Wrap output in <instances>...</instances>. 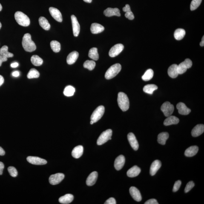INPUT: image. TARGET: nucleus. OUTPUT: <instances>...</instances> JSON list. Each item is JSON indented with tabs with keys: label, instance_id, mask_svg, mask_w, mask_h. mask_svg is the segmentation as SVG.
Segmentation results:
<instances>
[{
	"label": "nucleus",
	"instance_id": "1",
	"mask_svg": "<svg viewBox=\"0 0 204 204\" xmlns=\"http://www.w3.org/2000/svg\"><path fill=\"white\" fill-rule=\"evenodd\" d=\"M22 45L25 51L33 52L36 50V45L32 40L31 35L30 34L26 33L22 38Z\"/></svg>",
	"mask_w": 204,
	"mask_h": 204
},
{
	"label": "nucleus",
	"instance_id": "2",
	"mask_svg": "<svg viewBox=\"0 0 204 204\" xmlns=\"http://www.w3.org/2000/svg\"><path fill=\"white\" fill-rule=\"evenodd\" d=\"M117 102L119 108L122 111L125 112L129 107V101L128 96L123 92H119L118 94Z\"/></svg>",
	"mask_w": 204,
	"mask_h": 204
},
{
	"label": "nucleus",
	"instance_id": "3",
	"mask_svg": "<svg viewBox=\"0 0 204 204\" xmlns=\"http://www.w3.org/2000/svg\"><path fill=\"white\" fill-rule=\"evenodd\" d=\"M15 20L19 25L27 27L30 25V19L25 14L21 12H17L15 14Z\"/></svg>",
	"mask_w": 204,
	"mask_h": 204
},
{
	"label": "nucleus",
	"instance_id": "4",
	"mask_svg": "<svg viewBox=\"0 0 204 204\" xmlns=\"http://www.w3.org/2000/svg\"><path fill=\"white\" fill-rule=\"evenodd\" d=\"M122 69V66L119 64H114L107 70L105 73V77L107 79H112L119 74Z\"/></svg>",
	"mask_w": 204,
	"mask_h": 204
},
{
	"label": "nucleus",
	"instance_id": "5",
	"mask_svg": "<svg viewBox=\"0 0 204 204\" xmlns=\"http://www.w3.org/2000/svg\"><path fill=\"white\" fill-rule=\"evenodd\" d=\"M112 134V131L110 129L103 132L98 139L97 145H102L108 140H111Z\"/></svg>",
	"mask_w": 204,
	"mask_h": 204
},
{
	"label": "nucleus",
	"instance_id": "6",
	"mask_svg": "<svg viewBox=\"0 0 204 204\" xmlns=\"http://www.w3.org/2000/svg\"><path fill=\"white\" fill-rule=\"evenodd\" d=\"M105 112V108L102 105H100L96 108L93 112L91 116V120L93 122H97L102 117Z\"/></svg>",
	"mask_w": 204,
	"mask_h": 204
},
{
	"label": "nucleus",
	"instance_id": "7",
	"mask_svg": "<svg viewBox=\"0 0 204 204\" xmlns=\"http://www.w3.org/2000/svg\"><path fill=\"white\" fill-rule=\"evenodd\" d=\"M161 110L166 117L171 115L174 112V107L169 102H164L161 107Z\"/></svg>",
	"mask_w": 204,
	"mask_h": 204
},
{
	"label": "nucleus",
	"instance_id": "8",
	"mask_svg": "<svg viewBox=\"0 0 204 204\" xmlns=\"http://www.w3.org/2000/svg\"><path fill=\"white\" fill-rule=\"evenodd\" d=\"M192 62L191 59H186L183 62L181 63L178 66L179 74H182L186 71L187 69L191 68Z\"/></svg>",
	"mask_w": 204,
	"mask_h": 204
},
{
	"label": "nucleus",
	"instance_id": "9",
	"mask_svg": "<svg viewBox=\"0 0 204 204\" xmlns=\"http://www.w3.org/2000/svg\"><path fill=\"white\" fill-rule=\"evenodd\" d=\"M124 46L122 44H116L110 49L109 52V55L111 57H115L118 56L124 49Z\"/></svg>",
	"mask_w": 204,
	"mask_h": 204
},
{
	"label": "nucleus",
	"instance_id": "10",
	"mask_svg": "<svg viewBox=\"0 0 204 204\" xmlns=\"http://www.w3.org/2000/svg\"><path fill=\"white\" fill-rule=\"evenodd\" d=\"M64 175L62 173H57V174L52 175L50 176L49 181L50 184L52 185H56L59 184L60 182L64 178Z\"/></svg>",
	"mask_w": 204,
	"mask_h": 204
},
{
	"label": "nucleus",
	"instance_id": "11",
	"mask_svg": "<svg viewBox=\"0 0 204 204\" xmlns=\"http://www.w3.org/2000/svg\"><path fill=\"white\" fill-rule=\"evenodd\" d=\"M27 159L28 162L33 165H42L47 163V161L45 159L36 156H29Z\"/></svg>",
	"mask_w": 204,
	"mask_h": 204
},
{
	"label": "nucleus",
	"instance_id": "12",
	"mask_svg": "<svg viewBox=\"0 0 204 204\" xmlns=\"http://www.w3.org/2000/svg\"><path fill=\"white\" fill-rule=\"evenodd\" d=\"M49 12L51 16L54 19L58 22H61L62 21V15L61 12L58 9L55 8L51 7L49 9Z\"/></svg>",
	"mask_w": 204,
	"mask_h": 204
},
{
	"label": "nucleus",
	"instance_id": "13",
	"mask_svg": "<svg viewBox=\"0 0 204 204\" xmlns=\"http://www.w3.org/2000/svg\"><path fill=\"white\" fill-rule=\"evenodd\" d=\"M71 19L72 24L73 33L75 37H77L79 34L80 27L76 17L74 15H72Z\"/></svg>",
	"mask_w": 204,
	"mask_h": 204
},
{
	"label": "nucleus",
	"instance_id": "14",
	"mask_svg": "<svg viewBox=\"0 0 204 204\" xmlns=\"http://www.w3.org/2000/svg\"><path fill=\"white\" fill-rule=\"evenodd\" d=\"M128 139L132 148L135 151H137L139 148V144L134 134L132 133H129L128 135Z\"/></svg>",
	"mask_w": 204,
	"mask_h": 204
},
{
	"label": "nucleus",
	"instance_id": "15",
	"mask_svg": "<svg viewBox=\"0 0 204 204\" xmlns=\"http://www.w3.org/2000/svg\"><path fill=\"white\" fill-rule=\"evenodd\" d=\"M130 195L134 200L136 201L140 202L142 200V197L140 192L135 187H130L129 189Z\"/></svg>",
	"mask_w": 204,
	"mask_h": 204
},
{
	"label": "nucleus",
	"instance_id": "16",
	"mask_svg": "<svg viewBox=\"0 0 204 204\" xmlns=\"http://www.w3.org/2000/svg\"><path fill=\"white\" fill-rule=\"evenodd\" d=\"M125 156L123 155L118 156L116 158L114 162V167L117 171H119L125 165Z\"/></svg>",
	"mask_w": 204,
	"mask_h": 204
},
{
	"label": "nucleus",
	"instance_id": "17",
	"mask_svg": "<svg viewBox=\"0 0 204 204\" xmlns=\"http://www.w3.org/2000/svg\"><path fill=\"white\" fill-rule=\"evenodd\" d=\"M177 108L179 113L181 115H188L191 112V110L183 102H180L177 104Z\"/></svg>",
	"mask_w": 204,
	"mask_h": 204
},
{
	"label": "nucleus",
	"instance_id": "18",
	"mask_svg": "<svg viewBox=\"0 0 204 204\" xmlns=\"http://www.w3.org/2000/svg\"><path fill=\"white\" fill-rule=\"evenodd\" d=\"M104 15L106 16L111 17L113 16H120L121 14L120 10L118 8H108L104 10Z\"/></svg>",
	"mask_w": 204,
	"mask_h": 204
},
{
	"label": "nucleus",
	"instance_id": "19",
	"mask_svg": "<svg viewBox=\"0 0 204 204\" xmlns=\"http://www.w3.org/2000/svg\"><path fill=\"white\" fill-rule=\"evenodd\" d=\"M204 132V125L202 124H199L196 125L192 130V135L193 137H197L202 135Z\"/></svg>",
	"mask_w": 204,
	"mask_h": 204
},
{
	"label": "nucleus",
	"instance_id": "20",
	"mask_svg": "<svg viewBox=\"0 0 204 204\" xmlns=\"http://www.w3.org/2000/svg\"><path fill=\"white\" fill-rule=\"evenodd\" d=\"M162 166V163L160 161L156 160L152 164L150 168V173L152 176H154L157 172V171Z\"/></svg>",
	"mask_w": 204,
	"mask_h": 204
},
{
	"label": "nucleus",
	"instance_id": "21",
	"mask_svg": "<svg viewBox=\"0 0 204 204\" xmlns=\"http://www.w3.org/2000/svg\"><path fill=\"white\" fill-rule=\"evenodd\" d=\"M98 174L97 172L94 171L92 172L87 177L86 184L88 186H92L96 183L97 180Z\"/></svg>",
	"mask_w": 204,
	"mask_h": 204
},
{
	"label": "nucleus",
	"instance_id": "22",
	"mask_svg": "<svg viewBox=\"0 0 204 204\" xmlns=\"http://www.w3.org/2000/svg\"><path fill=\"white\" fill-rule=\"evenodd\" d=\"M178 65L177 64H174L171 65L168 70V74L170 77L172 78H177L179 73L178 70Z\"/></svg>",
	"mask_w": 204,
	"mask_h": 204
},
{
	"label": "nucleus",
	"instance_id": "23",
	"mask_svg": "<svg viewBox=\"0 0 204 204\" xmlns=\"http://www.w3.org/2000/svg\"><path fill=\"white\" fill-rule=\"evenodd\" d=\"M141 171L140 168L136 166H135L130 169L127 172V176L131 178L136 177L140 174Z\"/></svg>",
	"mask_w": 204,
	"mask_h": 204
},
{
	"label": "nucleus",
	"instance_id": "24",
	"mask_svg": "<svg viewBox=\"0 0 204 204\" xmlns=\"http://www.w3.org/2000/svg\"><path fill=\"white\" fill-rule=\"evenodd\" d=\"M79 56V53L76 51L70 53L67 57V62L69 65H71L76 62Z\"/></svg>",
	"mask_w": 204,
	"mask_h": 204
},
{
	"label": "nucleus",
	"instance_id": "25",
	"mask_svg": "<svg viewBox=\"0 0 204 204\" xmlns=\"http://www.w3.org/2000/svg\"><path fill=\"white\" fill-rule=\"evenodd\" d=\"M83 151V147L82 145H78L73 149L72 152V156L75 159H78L82 156Z\"/></svg>",
	"mask_w": 204,
	"mask_h": 204
},
{
	"label": "nucleus",
	"instance_id": "26",
	"mask_svg": "<svg viewBox=\"0 0 204 204\" xmlns=\"http://www.w3.org/2000/svg\"><path fill=\"white\" fill-rule=\"evenodd\" d=\"M199 151L198 147L194 145L189 147L186 150L185 156L187 157H192L197 154Z\"/></svg>",
	"mask_w": 204,
	"mask_h": 204
},
{
	"label": "nucleus",
	"instance_id": "27",
	"mask_svg": "<svg viewBox=\"0 0 204 204\" xmlns=\"http://www.w3.org/2000/svg\"><path fill=\"white\" fill-rule=\"evenodd\" d=\"M179 122V119L174 116H168L164 122V125L166 126H168L173 125H177Z\"/></svg>",
	"mask_w": 204,
	"mask_h": 204
},
{
	"label": "nucleus",
	"instance_id": "28",
	"mask_svg": "<svg viewBox=\"0 0 204 204\" xmlns=\"http://www.w3.org/2000/svg\"><path fill=\"white\" fill-rule=\"evenodd\" d=\"M104 30V27L101 24L95 23L92 24L90 30L93 34L101 33Z\"/></svg>",
	"mask_w": 204,
	"mask_h": 204
},
{
	"label": "nucleus",
	"instance_id": "29",
	"mask_svg": "<svg viewBox=\"0 0 204 204\" xmlns=\"http://www.w3.org/2000/svg\"><path fill=\"white\" fill-rule=\"evenodd\" d=\"M74 199V197L71 194H67L62 196L59 199V201L61 203L68 204L71 203Z\"/></svg>",
	"mask_w": 204,
	"mask_h": 204
},
{
	"label": "nucleus",
	"instance_id": "30",
	"mask_svg": "<svg viewBox=\"0 0 204 204\" xmlns=\"http://www.w3.org/2000/svg\"><path fill=\"white\" fill-rule=\"evenodd\" d=\"M169 137V134L166 132H163L159 133L158 135L157 141L159 144L162 145H165L166 141Z\"/></svg>",
	"mask_w": 204,
	"mask_h": 204
},
{
	"label": "nucleus",
	"instance_id": "31",
	"mask_svg": "<svg viewBox=\"0 0 204 204\" xmlns=\"http://www.w3.org/2000/svg\"><path fill=\"white\" fill-rule=\"evenodd\" d=\"M39 22L40 25L45 30H48L50 28V25L47 20L44 17L39 18Z\"/></svg>",
	"mask_w": 204,
	"mask_h": 204
},
{
	"label": "nucleus",
	"instance_id": "32",
	"mask_svg": "<svg viewBox=\"0 0 204 204\" xmlns=\"http://www.w3.org/2000/svg\"><path fill=\"white\" fill-rule=\"evenodd\" d=\"M186 34L185 31L182 28L177 29L174 32V36L175 38L177 40H181L185 37Z\"/></svg>",
	"mask_w": 204,
	"mask_h": 204
},
{
	"label": "nucleus",
	"instance_id": "33",
	"mask_svg": "<svg viewBox=\"0 0 204 204\" xmlns=\"http://www.w3.org/2000/svg\"><path fill=\"white\" fill-rule=\"evenodd\" d=\"M0 55H1L7 58L13 57L14 55L13 53L8 51V47L7 45H4L0 49Z\"/></svg>",
	"mask_w": 204,
	"mask_h": 204
},
{
	"label": "nucleus",
	"instance_id": "34",
	"mask_svg": "<svg viewBox=\"0 0 204 204\" xmlns=\"http://www.w3.org/2000/svg\"><path fill=\"white\" fill-rule=\"evenodd\" d=\"M158 89L157 86L155 84H148L145 85L143 88V91L148 94H152L153 92Z\"/></svg>",
	"mask_w": 204,
	"mask_h": 204
},
{
	"label": "nucleus",
	"instance_id": "35",
	"mask_svg": "<svg viewBox=\"0 0 204 204\" xmlns=\"http://www.w3.org/2000/svg\"><path fill=\"white\" fill-rule=\"evenodd\" d=\"M31 61L32 64L36 66H39L42 65L43 62L42 58L36 55H33L32 56L31 58Z\"/></svg>",
	"mask_w": 204,
	"mask_h": 204
},
{
	"label": "nucleus",
	"instance_id": "36",
	"mask_svg": "<svg viewBox=\"0 0 204 204\" xmlns=\"http://www.w3.org/2000/svg\"><path fill=\"white\" fill-rule=\"evenodd\" d=\"M89 57L95 61H97L99 59V55L98 52V49L95 47L90 49L89 53Z\"/></svg>",
	"mask_w": 204,
	"mask_h": 204
},
{
	"label": "nucleus",
	"instance_id": "37",
	"mask_svg": "<svg viewBox=\"0 0 204 204\" xmlns=\"http://www.w3.org/2000/svg\"><path fill=\"white\" fill-rule=\"evenodd\" d=\"M75 92V89L74 87L71 85H68L64 89V94L65 96H71L74 95Z\"/></svg>",
	"mask_w": 204,
	"mask_h": 204
},
{
	"label": "nucleus",
	"instance_id": "38",
	"mask_svg": "<svg viewBox=\"0 0 204 204\" xmlns=\"http://www.w3.org/2000/svg\"><path fill=\"white\" fill-rule=\"evenodd\" d=\"M52 49L55 53H58L61 50V44L56 41H52L50 42Z\"/></svg>",
	"mask_w": 204,
	"mask_h": 204
},
{
	"label": "nucleus",
	"instance_id": "39",
	"mask_svg": "<svg viewBox=\"0 0 204 204\" xmlns=\"http://www.w3.org/2000/svg\"><path fill=\"white\" fill-rule=\"evenodd\" d=\"M153 70L151 69H149L145 72V74L142 77V79L144 81H148L152 79L153 76Z\"/></svg>",
	"mask_w": 204,
	"mask_h": 204
},
{
	"label": "nucleus",
	"instance_id": "40",
	"mask_svg": "<svg viewBox=\"0 0 204 204\" xmlns=\"http://www.w3.org/2000/svg\"><path fill=\"white\" fill-rule=\"evenodd\" d=\"M40 73L37 70L35 69H31L28 73L27 77L28 79H33L39 77Z\"/></svg>",
	"mask_w": 204,
	"mask_h": 204
},
{
	"label": "nucleus",
	"instance_id": "41",
	"mask_svg": "<svg viewBox=\"0 0 204 204\" xmlns=\"http://www.w3.org/2000/svg\"><path fill=\"white\" fill-rule=\"evenodd\" d=\"M95 65L96 63L95 61L90 60L85 61L83 65L84 68L88 69L89 70L94 69Z\"/></svg>",
	"mask_w": 204,
	"mask_h": 204
},
{
	"label": "nucleus",
	"instance_id": "42",
	"mask_svg": "<svg viewBox=\"0 0 204 204\" xmlns=\"http://www.w3.org/2000/svg\"><path fill=\"white\" fill-rule=\"evenodd\" d=\"M202 0H192L190 6V9L194 11L197 9L201 4Z\"/></svg>",
	"mask_w": 204,
	"mask_h": 204
},
{
	"label": "nucleus",
	"instance_id": "43",
	"mask_svg": "<svg viewBox=\"0 0 204 204\" xmlns=\"http://www.w3.org/2000/svg\"><path fill=\"white\" fill-rule=\"evenodd\" d=\"M9 174L12 177H15L18 176V171L15 167L10 166L8 169Z\"/></svg>",
	"mask_w": 204,
	"mask_h": 204
},
{
	"label": "nucleus",
	"instance_id": "44",
	"mask_svg": "<svg viewBox=\"0 0 204 204\" xmlns=\"http://www.w3.org/2000/svg\"><path fill=\"white\" fill-rule=\"evenodd\" d=\"M195 184L192 181H190L187 183L185 189V193H188L194 186Z\"/></svg>",
	"mask_w": 204,
	"mask_h": 204
},
{
	"label": "nucleus",
	"instance_id": "45",
	"mask_svg": "<svg viewBox=\"0 0 204 204\" xmlns=\"http://www.w3.org/2000/svg\"><path fill=\"white\" fill-rule=\"evenodd\" d=\"M181 184H182V182H181L180 180L176 181L174 186V188H173V191L174 192H176L178 191L179 188H180L181 186Z\"/></svg>",
	"mask_w": 204,
	"mask_h": 204
},
{
	"label": "nucleus",
	"instance_id": "46",
	"mask_svg": "<svg viewBox=\"0 0 204 204\" xmlns=\"http://www.w3.org/2000/svg\"><path fill=\"white\" fill-rule=\"evenodd\" d=\"M125 17L128 18L129 19L132 20L134 19V16L132 12L131 11L126 12L125 13Z\"/></svg>",
	"mask_w": 204,
	"mask_h": 204
},
{
	"label": "nucleus",
	"instance_id": "47",
	"mask_svg": "<svg viewBox=\"0 0 204 204\" xmlns=\"http://www.w3.org/2000/svg\"><path fill=\"white\" fill-rule=\"evenodd\" d=\"M105 204H116V202L115 200L113 198L111 197L106 200L105 203Z\"/></svg>",
	"mask_w": 204,
	"mask_h": 204
},
{
	"label": "nucleus",
	"instance_id": "48",
	"mask_svg": "<svg viewBox=\"0 0 204 204\" xmlns=\"http://www.w3.org/2000/svg\"><path fill=\"white\" fill-rule=\"evenodd\" d=\"M145 204H159L157 200L155 199H151L147 201L145 203Z\"/></svg>",
	"mask_w": 204,
	"mask_h": 204
},
{
	"label": "nucleus",
	"instance_id": "49",
	"mask_svg": "<svg viewBox=\"0 0 204 204\" xmlns=\"http://www.w3.org/2000/svg\"><path fill=\"white\" fill-rule=\"evenodd\" d=\"M122 10H123L124 12H125L131 11L130 6L129 4H126L125 7L123 8Z\"/></svg>",
	"mask_w": 204,
	"mask_h": 204
},
{
	"label": "nucleus",
	"instance_id": "50",
	"mask_svg": "<svg viewBox=\"0 0 204 204\" xmlns=\"http://www.w3.org/2000/svg\"><path fill=\"white\" fill-rule=\"evenodd\" d=\"M7 58L0 55V67L1 66L3 62H5L7 61Z\"/></svg>",
	"mask_w": 204,
	"mask_h": 204
},
{
	"label": "nucleus",
	"instance_id": "51",
	"mask_svg": "<svg viewBox=\"0 0 204 204\" xmlns=\"http://www.w3.org/2000/svg\"><path fill=\"white\" fill-rule=\"evenodd\" d=\"M4 168V165L3 162H0V175L2 174L3 170Z\"/></svg>",
	"mask_w": 204,
	"mask_h": 204
},
{
	"label": "nucleus",
	"instance_id": "52",
	"mask_svg": "<svg viewBox=\"0 0 204 204\" xmlns=\"http://www.w3.org/2000/svg\"><path fill=\"white\" fill-rule=\"evenodd\" d=\"M4 78L2 76L0 75V86H1L4 83Z\"/></svg>",
	"mask_w": 204,
	"mask_h": 204
},
{
	"label": "nucleus",
	"instance_id": "53",
	"mask_svg": "<svg viewBox=\"0 0 204 204\" xmlns=\"http://www.w3.org/2000/svg\"><path fill=\"white\" fill-rule=\"evenodd\" d=\"M12 75L15 77H17L19 76V73L18 71H15L12 73Z\"/></svg>",
	"mask_w": 204,
	"mask_h": 204
},
{
	"label": "nucleus",
	"instance_id": "54",
	"mask_svg": "<svg viewBox=\"0 0 204 204\" xmlns=\"http://www.w3.org/2000/svg\"><path fill=\"white\" fill-rule=\"evenodd\" d=\"M18 65H19V64H18V63L15 62L11 64V66L12 68H16V67H18Z\"/></svg>",
	"mask_w": 204,
	"mask_h": 204
},
{
	"label": "nucleus",
	"instance_id": "55",
	"mask_svg": "<svg viewBox=\"0 0 204 204\" xmlns=\"http://www.w3.org/2000/svg\"><path fill=\"white\" fill-rule=\"evenodd\" d=\"M5 154V152L1 147H0V156H4Z\"/></svg>",
	"mask_w": 204,
	"mask_h": 204
},
{
	"label": "nucleus",
	"instance_id": "56",
	"mask_svg": "<svg viewBox=\"0 0 204 204\" xmlns=\"http://www.w3.org/2000/svg\"><path fill=\"white\" fill-rule=\"evenodd\" d=\"M200 45L201 46L203 47L204 46V37L203 36L202 38V41L200 43Z\"/></svg>",
	"mask_w": 204,
	"mask_h": 204
},
{
	"label": "nucleus",
	"instance_id": "57",
	"mask_svg": "<svg viewBox=\"0 0 204 204\" xmlns=\"http://www.w3.org/2000/svg\"><path fill=\"white\" fill-rule=\"evenodd\" d=\"M83 1L87 3H91L92 2V0H83Z\"/></svg>",
	"mask_w": 204,
	"mask_h": 204
},
{
	"label": "nucleus",
	"instance_id": "58",
	"mask_svg": "<svg viewBox=\"0 0 204 204\" xmlns=\"http://www.w3.org/2000/svg\"><path fill=\"white\" fill-rule=\"evenodd\" d=\"M2 6L1 4H0V12H1L2 10Z\"/></svg>",
	"mask_w": 204,
	"mask_h": 204
},
{
	"label": "nucleus",
	"instance_id": "59",
	"mask_svg": "<svg viewBox=\"0 0 204 204\" xmlns=\"http://www.w3.org/2000/svg\"><path fill=\"white\" fill-rule=\"evenodd\" d=\"M90 124H91V125H93V123H94V122H93V121H91V122H90Z\"/></svg>",
	"mask_w": 204,
	"mask_h": 204
},
{
	"label": "nucleus",
	"instance_id": "60",
	"mask_svg": "<svg viewBox=\"0 0 204 204\" xmlns=\"http://www.w3.org/2000/svg\"><path fill=\"white\" fill-rule=\"evenodd\" d=\"M1 27H2V24L1 22H0V29L1 28Z\"/></svg>",
	"mask_w": 204,
	"mask_h": 204
}]
</instances>
